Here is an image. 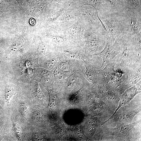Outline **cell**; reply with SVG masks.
Wrapping results in <instances>:
<instances>
[{"label": "cell", "mask_w": 141, "mask_h": 141, "mask_svg": "<svg viewBox=\"0 0 141 141\" xmlns=\"http://www.w3.org/2000/svg\"><path fill=\"white\" fill-rule=\"evenodd\" d=\"M98 14L107 30L105 36L120 40L125 34H129L126 19L123 13H102Z\"/></svg>", "instance_id": "cell-1"}, {"label": "cell", "mask_w": 141, "mask_h": 141, "mask_svg": "<svg viewBox=\"0 0 141 141\" xmlns=\"http://www.w3.org/2000/svg\"><path fill=\"white\" fill-rule=\"evenodd\" d=\"M106 43L104 47L101 52L97 54L102 58V68H104L115 56L121 52L123 46L121 40H117L107 36H106Z\"/></svg>", "instance_id": "cell-2"}, {"label": "cell", "mask_w": 141, "mask_h": 141, "mask_svg": "<svg viewBox=\"0 0 141 141\" xmlns=\"http://www.w3.org/2000/svg\"><path fill=\"white\" fill-rule=\"evenodd\" d=\"M95 33L87 32L85 33V38L87 48L90 50L101 51L104 47L106 41V33L98 31Z\"/></svg>", "instance_id": "cell-3"}, {"label": "cell", "mask_w": 141, "mask_h": 141, "mask_svg": "<svg viewBox=\"0 0 141 141\" xmlns=\"http://www.w3.org/2000/svg\"><path fill=\"white\" fill-rule=\"evenodd\" d=\"M127 9L126 0H103L101 8L98 13H122Z\"/></svg>", "instance_id": "cell-4"}, {"label": "cell", "mask_w": 141, "mask_h": 141, "mask_svg": "<svg viewBox=\"0 0 141 141\" xmlns=\"http://www.w3.org/2000/svg\"><path fill=\"white\" fill-rule=\"evenodd\" d=\"M129 28V34L134 35L141 31V22L139 21L134 13L128 9L123 13Z\"/></svg>", "instance_id": "cell-5"}, {"label": "cell", "mask_w": 141, "mask_h": 141, "mask_svg": "<svg viewBox=\"0 0 141 141\" xmlns=\"http://www.w3.org/2000/svg\"><path fill=\"white\" fill-rule=\"evenodd\" d=\"M134 126L135 125L134 124L129 125L124 124H119L115 128L111 129V130L109 131L111 132L109 133L110 135L128 138V136L130 137V134Z\"/></svg>", "instance_id": "cell-6"}, {"label": "cell", "mask_w": 141, "mask_h": 141, "mask_svg": "<svg viewBox=\"0 0 141 141\" xmlns=\"http://www.w3.org/2000/svg\"><path fill=\"white\" fill-rule=\"evenodd\" d=\"M49 107L54 110L58 111L62 106L61 97L57 93L52 90L48 91Z\"/></svg>", "instance_id": "cell-7"}, {"label": "cell", "mask_w": 141, "mask_h": 141, "mask_svg": "<svg viewBox=\"0 0 141 141\" xmlns=\"http://www.w3.org/2000/svg\"><path fill=\"white\" fill-rule=\"evenodd\" d=\"M140 110V109L133 110H125L122 112L117 114L114 119L116 121L122 122L124 123L130 122Z\"/></svg>", "instance_id": "cell-8"}, {"label": "cell", "mask_w": 141, "mask_h": 141, "mask_svg": "<svg viewBox=\"0 0 141 141\" xmlns=\"http://www.w3.org/2000/svg\"><path fill=\"white\" fill-rule=\"evenodd\" d=\"M107 107L105 103L102 101L87 107V112L91 115L101 116L105 112Z\"/></svg>", "instance_id": "cell-9"}, {"label": "cell", "mask_w": 141, "mask_h": 141, "mask_svg": "<svg viewBox=\"0 0 141 141\" xmlns=\"http://www.w3.org/2000/svg\"><path fill=\"white\" fill-rule=\"evenodd\" d=\"M50 2V0L34 1L30 5L28 10L34 15H39L45 6Z\"/></svg>", "instance_id": "cell-10"}, {"label": "cell", "mask_w": 141, "mask_h": 141, "mask_svg": "<svg viewBox=\"0 0 141 141\" xmlns=\"http://www.w3.org/2000/svg\"><path fill=\"white\" fill-rule=\"evenodd\" d=\"M127 9L132 11L136 17L141 22V0H126Z\"/></svg>", "instance_id": "cell-11"}, {"label": "cell", "mask_w": 141, "mask_h": 141, "mask_svg": "<svg viewBox=\"0 0 141 141\" xmlns=\"http://www.w3.org/2000/svg\"><path fill=\"white\" fill-rule=\"evenodd\" d=\"M102 101L98 93L92 92L86 96L84 106L87 108Z\"/></svg>", "instance_id": "cell-12"}, {"label": "cell", "mask_w": 141, "mask_h": 141, "mask_svg": "<svg viewBox=\"0 0 141 141\" xmlns=\"http://www.w3.org/2000/svg\"><path fill=\"white\" fill-rule=\"evenodd\" d=\"M104 92L102 97L103 99L106 103L115 104L117 103L119 95L117 93L111 90H109Z\"/></svg>", "instance_id": "cell-13"}, {"label": "cell", "mask_w": 141, "mask_h": 141, "mask_svg": "<svg viewBox=\"0 0 141 141\" xmlns=\"http://www.w3.org/2000/svg\"><path fill=\"white\" fill-rule=\"evenodd\" d=\"M103 3V0H83V4L92 7L98 13L101 8Z\"/></svg>", "instance_id": "cell-14"}, {"label": "cell", "mask_w": 141, "mask_h": 141, "mask_svg": "<svg viewBox=\"0 0 141 141\" xmlns=\"http://www.w3.org/2000/svg\"><path fill=\"white\" fill-rule=\"evenodd\" d=\"M33 120L37 122L42 121L44 118V115L43 111L40 110L34 111L33 114Z\"/></svg>", "instance_id": "cell-15"}, {"label": "cell", "mask_w": 141, "mask_h": 141, "mask_svg": "<svg viewBox=\"0 0 141 141\" xmlns=\"http://www.w3.org/2000/svg\"><path fill=\"white\" fill-rule=\"evenodd\" d=\"M14 93V90L11 87H7L5 91V97L7 103H8Z\"/></svg>", "instance_id": "cell-16"}, {"label": "cell", "mask_w": 141, "mask_h": 141, "mask_svg": "<svg viewBox=\"0 0 141 141\" xmlns=\"http://www.w3.org/2000/svg\"><path fill=\"white\" fill-rule=\"evenodd\" d=\"M20 110L23 116L26 117L29 111V107L26 103H22L20 106Z\"/></svg>", "instance_id": "cell-17"}, {"label": "cell", "mask_w": 141, "mask_h": 141, "mask_svg": "<svg viewBox=\"0 0 141 141\" xmlns=\"http://www.w3.org/2000/svg\"><path fill=\"white\" fill-rule=\"evenodd\" d=\"M35 93L36 96L38 99L42 100L45 98V96L40 90L38 84L35 86Z\"/></svg>", "instance_id": "cell-18"}, {"label": "cell", "mask_w": 141, "mask_h": 141, "mask_svg": "<svg viewBox=\"0 0 141 141\" xmlns=\"http://www.w3.org/2000/svg\"><path fill=\"white\" fill-rule=\"evenodd\" d=\"M14 131L17 137L20 139L22 135V130L21 127L17 123L13 124Z\"/></svg>", "instance_id": "cell-19"}, {"label": "cell", "mask_w": 141, "mask_h": 141, "mask_svg": "<svg viewBox=\"0 0 141 141\" xmlns=\"http://www.w3.org/2000/svg\"><path fill=\"white\" fill-rule=\"evenodd\" d=\"M32 138L34 140H45V137L39 133H34L32 135Z\"/></svg>", "instance_id": "cell-20"}, {"label": "cell", "mask_w": 141, "mask_h": 141, "mask_svg": "<svg viewBox=\"0 0 141 141\" xmlns=\"http://www.w3.org/2000/svg\"><path fill=\"white\" fill-rule=\"evenodd\" d=\"M52 39L56 43H60L63 42L64 39L62 37L59 36H54Z\"/></svg>", "instance_id": "cell-21"}, {"label": "cell", "mask_w": 141, "mask_h": 141, "mask_svg": "<svg viewBox=\"0 0 141 141\" xmlns=\"http://www.w3.org/2000/svg\"><path fill=\"white\" fill-rule=\"evenodd\" d=\"M60 15V13L58 12H56L53 13L50 16V19L52 21L56 20Z\"/></svg>", "instance_id": "cell-22"}, {"label": "cell", "mask_w": 141, "mask_h": 141, "mask_svg": "<svg viewBox=\"0 0 141 141\" xmlns=\"http://www.w3.org/2000/svg\"><path fill=\"white\" fill-rule=\"evenodd\" d=\"M55 62L54 60H51L47 61L46 64V67L49 69H51L54 67Z\"/></svg>", "instance_id": "cell-23"}, {"label": "cell", "mask_w": 141, "mask_h": 141, "mask_svg": "<svg viewBox=\"0 0 141 141\" xmlns=\"http://www.w3.org/2000/svg\"><path fill=\"white\" fill-rule=\"evenodd\" d=\"M45 45L42 43L40 44L39 46L38 51L39 53L42 54H44L45 51Z\"/></svg>", "instance_id": "cell-24"}, {"label": "cell", "mask_w": 141, "mask_h": 141, "mask_svg": "<svg viewBox=\"0 0 141 141\" xmlns=\"http://www.w3.org/2000/svg\"><path fill=\"white\" fill-rule=\"evenodd\" d=\"M20 6L23 7L25 6L26 3V0H16Z\"/></svg>", "instance_id": "cell-25"}, {"label": "cell", "mask_w": 141, "mask_h": 141, "mask_svg": "<svg viewBox=\"0 0 141 141\" xmlns=\"http://www.w3.org/2000/svg\"><path fill=\"white\" fill-rule=\"evenodd\" d=\"M61 67L63 69L66 70L68 68V66L67 63H63L61 64Z\"/></svg>", "instance_id": "cell-26"}, {"label": "cell", "mask_w": 141, "mask_h": 141, "mask_svg": "<svg viewBox=\"0 0 141 141\" xmlns=\"http://www.w3.org/2000/svg\"><path fill=\"white\" fill-rule=\"evenodd\" d=\"M70 16L68 14H66L63 17V20L65 21H68L69 19Z\"/></svg>", "instance_id": "cell-27"}, {"label": "cell", "mask_w": 141, "mask_h": 141, "mask_svg": "<svg viewBox=\"0 0 141 141\" xmlns=\"http://www.w3.org/2000/svg\"><path fill=\"white\" fill-rule=\"evenodd\" d=\"M54 1L57 2H58L61 3H63L67 2L69 0H54Z\"/></svg>", "instance_id": "cell-28"}, {"label": "cell", "mask_w": 141, "mask_h": 141, "mask_svg": "<svg viewBox=\"0 0 141 141\" xmlns=\"http://www.w3.org/2000/svg\"><path fill=\"white\" fill-rule=\"evenodd\" d=\"M1 108V105H0V108Z\"/></svg>", "instance_id": "cell-29"}]
</instances>
